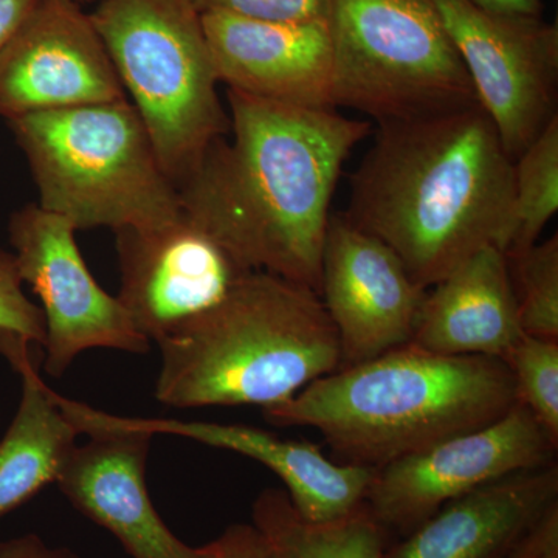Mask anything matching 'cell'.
I'll list each match as a JSON object with an SVG mask.
<instances>
[{
	"mask_svg": "<svg viewBox=\"0 0 558 558\" xmlns=\"http://www.w3.org/2000/svg\"><path fill=\"white\" fill-rule=\"evenodd\" d=\"M517 399L558 439V340L523 333L502 359Z\"/></svg>",
	"mask_w": 558,
	"mask_h": 558,
	"instance_id": "603a6c76",
	"label": "cell"
},
{
	"mask_svg": "<svg viewBox=\"0 0 558 558\" xmlns=\"http://www.w3.org/2000/svg\"><path fill=\"white\" fill-rule=\"evenodd\" d=\"M521 336L508 256L487 245L428 289L410 343L440 355L502 360Z\"/></svg>",
	"mask_w": 558,
	"mask_h": 558,
	"instance_id": "ac0fdd59",
	"label": "cell"
},
{
	"mask_svg": "<svg viewBox=\"0 0 558 558\" xmlns=\"http://www.w3.org/2000/svg\"><path fill=\"white\" fill-rule=\"evenodd\" d=\"M204 13H229L270 22L325 21L326 0H193Z\"/></svg>",
	"mask_w": 558,
	"mask_h": 558,
	"instance_id": "d4e9b609",
	"label": "cell"
},
{
	"mask_svg": "<svg viewBox=\"0 0 558 558\" xmlns=\"http://www.w3.org/2000/svg\"><path fill=\"white\" fill-rule=\"evenodd\" d=\"M89 16L179 190L230 131L201 11L193 0H98Z\"/></svg>",
	"mask_w": 558,
	"mask_h": 558,
	"instance_id": "8992f818",
	"label": "cell"
},
{
	"mask_svg": "<svg viewBox=\"0 0 558 558\" xmlns=\"http://www.w3.org/2000/svg\"><path fill=\"white\" fill-rule=\"evenodd\" d=\"M556 506L557 461L451 499L389 543L384 558H510Z\"/></svg>",
	"mask_w": 558,
	"mask_h": 558,
	"instance_id": "e0dca14e",
	"label": "cell"
},
{
	"mask_svg": "<svg viewBox=\"0 0 558 558\" xmlns=\"http://www.w3.org/2000/svg\"><path fill=\"white\" fill-rule=\"evenodd\" d=\"M213 64L227 89L284 105L336 109L325 21L270 22L204 13Z\"/></svg>",
	"mask_w": 558,
	"mask_h": 558,
	"instance_id": "2e32d148",
	"label": "cell"
},
{
	"mask_svg": "<svg viewBox=\"0 0 558 558\" xmlns=\"http://www.w3.org/2000/svg\"><path fill=\"white\" fill-rule=\"evenodd\" d=\"M517 402L502 360L407 343L319 377L263 414L277 427L318 429L336 461L379 470L490 424Z\"/></svg>",
	"mask_w": 558,
	"mask_h": 558,
	"instance_id": "3957f363",
	"label": "cell"
},
{
	"mask_svg": "<svg viewBox=\"0 0 558 558\" xmlns=\"http://www.w3.org/2000/svg\"><path fill=\"white\" fill-rule=\"evenodd\" d=\"M0 558H80L65 546H51L40 535L27 532L0 542Z\"/></svg>",
	"mask_w": 558,
	"mask_h": 558,
	"instance_id": "4316f807",
	"label": "cell"
},
{
	"mask_svg": "<svg viewBox=\"0 0 558 558\" xmlns=\"http://www.w3.org/2000/svg\"><path fill=\"white\" fill-rule=\"evenodd\" d=\"M157 347L154 396L172 409H271L340 368L339 337L318 293L260 270Z\"/></svg>",
	"mask_w": 558,
	"mask_h": 558,
	"instance_id": "277c9868",
	"label": "cell"
},
{
	"mask_svg": "<svg viewBox=\"0 0 558 558\" xmlns=\"http://www.w3.org/2000/svg\"><path fill=\"white\" fill-rule=\"evenodd\" d=\"M472 2L494 13L543 16V0H472Z\"/></svg>",
	"mask_w": 558,
	"mask_h": 558,
	"instance_id": "f546056e",
	"label": "cell"
},
{
	"mask_svg": "<svg viewBox=\"0 0 558 558\" xmlns=\"http://www.w3.org/2000/svg\"><path fill=\"white\" fill-rule=\"evenodd\" d=\"M7 123L31 167L39 207L76 230L154 229L182 215L178 186L128 98Z\"/></svg>",
	"mask_w": 558,
	"mask_h": 558,
	"instance_id": "5b68a950",
	"label": "cell"
},
{
	"mask_svg": "<svg viewBox=\"0 0 558 558\" xmlns=\"http://www.w3.org/2000/svg\"><path fill=\"white\" fill-rule=\"evenodd\" d=\"M510 558H558V506L549 510Z\"/></svg>",
	"mask_w": 558,
	"mask_h": 558,
	"instance_id": "83f0119b",
	"label": "cell"
},
{
	"mask_svg": "<svg viewBox=\"0 0 558 558\" xmlns=\"http://www.w3.org/2000/svg\"><path fill=\"white\" fill-rule=\"evenodd\" d=\"M252 523L274 558H384L389 545L365 506L344 519L314 523L293 508L284 488L260 492L253 501Z\"/></svg>",
	"mask_w": 558,
	"mask_h": 558,
	"instance_id": "ffe728a7",
	"label": "cell"
},
{
	"mask_svg": "<svg viewBox=\"0 0 558 558\" xmlns=\"http://www.w3.org/2000/svg\"><path fill=\"white\" fill-rule=\"evenodd\" d=\"M68 219L28 204L11 215L9 240L17 274L40 301L46 319L44 371L62 377L92 349L145 354L143 337L117 296L98 284Z\"/></svg>",
	"mask_w": 558,
	"mask_h": 558,
	"instance_id": "30bf717a",
	"label": "cell"
},
{
	"mask_svg": "<svg viewBox=\"0 0 558 558\" xmlns=\"http://www.w3.org/2000/svg\"><path fill=\"white\" fill-rule=\"evenodd\" d=\"M84 435L54 483L73 508L109 531L131 558H216L211 542L186 545L157 512L146 486L154 436L119 428Z\"/></svg>",
	"mask_w": 558,
	"mask_h": 558,
	"instance_id": "9a60e30c",
	"label": "cell"
},
{
	"mask_svg": "<svg viewBox=\"0 0 558 558\" xmlns=\"http://www.w3.org/2000/svg\"><path fill=\"white\" fill-rule=\"evenodd\" d=\"M513 208V160L475 106L379 123L351 178L343 215L384 241L429 289L487 245L508 252Z\"/></svg>",
	"mask_w": 558,
	"mask_h": 558,
	"instance_id": "7a4b0ae2",
	"label": "cell"
},
{
	"mask_svg": "<svg viewBox=\"0 0 558 558\" xmlns=\"http://www.w3.org/2000/svg\"><path fill=\"white\" fill-rule=\"evenodd\" d=\"M70 2L76 3V5L84 7L87 3L98 2V0H70Z\"/></svg>",
	"mask_w": 558,
	"mask_h": 558,
	"instance_id": "4dcf8cb0",
	"label": "cell"
},
{
	"mask_svg": "<svg viewBox=\"0 0 558 558\" xmlns=\"http://www.w3.org/2000/svg\"><path fill=\"white\" fill-rule=\"evenodd\" d=\"M506 256L521 330L538 339L558 340L557 234Z\"/></svg>",
	"mask_w": 558,
	"mask_h": 558,
	"instance_id": "7402d4cb",
	"label": "cell"
},
{
	"mask_svg": "<svg viewBox=\"0 0 558 558\" xmlns=\"http://www.w3.org/2000/svg\"><path fill=\"white\" fill-rule=\"evenodd\" d=\"M128 98L89 13L70 0H40L0 51V117Z\"/></svg>",
	"mask_w": 558,
	"mask_h": 558,
	"instance_id": "4fadbf2b",
	"label": "cell"
},
{
	"mask_svg": "<svg viewBox=\"0 0 558 558\" xmlns=\"http://www.w3.org/2000/svg\"><path fill=\"white\" fill-rule=\"evenodd\" d=\"M557 450L558 439L517 402L490 424L376 470L363 506L392 543L451 499L512 473L553 464Z\"/></svg>",
	"mask_w": 558,
	"mask_h": 558,
	"instance_id": "ba28073f",
	"label": "cell"
},
{
	"mask_svg": "<svg viewBox=\"0 0 558 558\" xmlns=\"http://www.w3.org/2000/svg\"><path fill=\"white\" fill-rule=\"evenodd\" d=\"M513 191L515 230L506 253L538 242L558 211V116L513 160Z\"/></svg>",
	"mask_w": 558,
	"mask_h": 558,
	"instance_id": "44dd1931",
	"label": "cell"
},
{
	"mask_svg": "<svg viewBox=\"0 0 558 558\" xmlns=\"http://www.w3.org/2000/svg\"><path fill=\"white\" fill-rule=\"evenodd\" d=\"M54 399L80 435L95 428L134 429L150 436H179L253 459L281 480L293 508L314 523L344 519L362 508L376 475L374 469L329 459L315 444L282 439L266 429L207 421L117 416L64 396Z\"/></svg>",
	"mask_w": 558,
	"mask_h": 558,
	"instance_id": "5bb4252c",
	"label": "cell"
},
{
	"mask_svg": "<svg viewBox=\"0 0 558 558\" xmlns=\"http://www.w3.org/2000/svg\"><path fill=\"white\" fill-rule=\"evenodd\" d=\"M231 140L209 146L179 186L183 213L245 270L318 293L330 202L348 157L373 131L333 109L229 89Z\"/></svg>",
	"mask_w": 558,
	"mask_h": 558,
	"instance_id": "6da1fadb",
	"label": "cell"
},
{
	"mask_svg": "<svg viewBox=\"0 0 558 558\" xmlns=\"http://www.w3.org/2000/svg\"><path fill=\"white\" fill-rule=\"evenodd\" d=\"M121 306L150 343L223 300L244 267L204 227L182 211L154 229L116 231Z\"/></svg>",
	"mask_w": 558,
	"mask_h": 558,
	"instance_id": "8fae6325",
	"label": "cell"
},
{
	"mask_svg": "<svg viewBox=\"0 0 558 558\" xmlns=\"http://www.w3.org/2000/svg\"><path fill=\"white\" fill-rule=\"evenodd\" d=\"M31 347L0 330V354L21 376L20 405L0 438V519L57 483L80 435L39 376Z\"/></svg>",
	"mask_w": 558,
	"mask_h": 558,
	"instance_id": "d6986e66",
	"label": "cell"
},
{
	"mask_svg": "<svg viewBox=\"0 0 558 558\" xmlns=\"http://www.w3.org/2000/svg\"><path fill=\"white\" fill-rule=\"evenodd\" d=\"M40 0H0V51L16 35Z\"/></svg>",
	"mask_w": 558,
	"mask_h": 558,
	"instance_id": "f1b7e54d",
	"label": "cell"
},
{
	"mask_svg": "<svg viewBox=\"0 0 558 558\" xmlns=\"http://www.w3.org/2000/svg\"><path fill=\"white\" fill-rule=\"evenodd\" d=\"M433 2L480 108L515 160L558 116V25L543 16L494 13L472 0Z\"/></svg>",
	"mask_w": 558,
	"mask_h": 558,
	"instance_id": "9c48e42d",
	"label": "cell"
},
{
	"mask_svg": "<svg viewBox=\"0 0 558 558\" xmlns=\"http://www.w3.org/2000/svg\"><path fill=\"white\" fill-rule=\"evenodd\" d=\"M427 292L384 241L330 215L318 295L339 337L340 368L410 343Z\"/></svg>",
	"mask_w": 558,
	"mask_h": 558,
	"instance_id": "7c38bea8",
	"label": "cell"
},
{
	"mask_svg": "<svg viewBox=\"0 0 558 558\" xmlns=\"http://www.w3.org/2000/svg\"><path fill=\"white\" fill-rule=\"evenodd\" d=\"M216 558H274L269 545L253 523H233L213 539Z\"/></svg>",
	"mask_w": 558,
	"mask_h": 558,
	"instance_id": "484cf974",
	"label": "cell"
},
{
	"mask_svg": "<svg viewBox=\"0 0 558 558\" xmlns=\"http://www.w3.org/2000/svg\"><path fill=\"white\" fill-rule=\"evenodd\" d=\"M333 102L377 123L478 105L433 0H326Z\"/></svg>",
	"mask_w": 558,
	"mask_h": 558,
	"instance_id": "52a82bcc",
	"label": "cell"
},
{
	"mask_svg": "<svg viewBox=\"0 0 558 558\" xmlns=\"http://www.w3.org/2000/svg\"><path fill=\"white\" fill-rule=\"evenodd\" d=\"M0 330L16 333L32 344L46 343V319L24 292L13 253L0 247Z\"/></svg>",
	"mask_w": 558,
	"mask_h": 558,
	"instance_id": "cb8c5ba5",
	"label": "cell"
}]
</instances>
